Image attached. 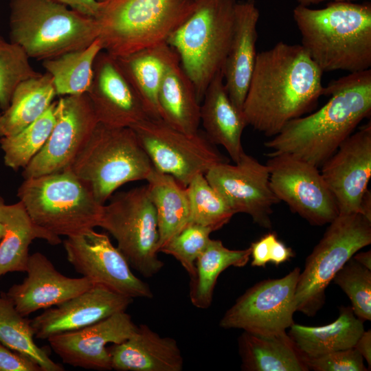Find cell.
Here are the masks:
<instances>
[{"mask_svg": "<svg viewBox=\"0 0 371 371\" xmlns=\"http://www.w3.org/2000/svg\"><path fill=\"white\" fill-rule=\"evenodd\" d=\"M0 371H42V369L28 356L0 342Z\"/></svg>", "mask_w": 371, "mask_h": 371, "instance_id": "60d3db41", "label": "cell"}, {"mask_svg": "<svg viewBox=\"0 0 371 371\" xmlns=\"http://www.w3.org/2000/svg\"><path fill=\"white\" fill-rule=\"evenodd\" d=\"M29 59L20 45L0 35V108L3 111L21 82L41 74L34 69Z\"/></svg>", "mask_w": 371, "mask_h": 371, "instance_id": "8d00e7d4", "label": "cell"}, {"mask_svg": "<svg viewBox=\"0 0 371 371\" xmlns=\"http://www.w3.org/2000/svg\"><path fill=\"white\" fill-rule=\"evenodd\" d=\"M210 228L190 223L179 234L159 249L177 260L191 278L195 271V262L210 240Z\"/></svg>", "mask_w": 371, "mask_h": 371, "instance_id": "f35d334b", "label": "cell"}, {"mask_svg": "<svg viewBox=\"0 0 371 371\" xmlns=\"http://www.w3.org/2000/svg\"><path fill=\"white\" fill-rule=\"evenodd\" d=\"M200 122L210 142L222 146L236 163L245 152L241 138L247 124L243 111L229 97L223 71L216 74L205 90L201 102Z\"/></svg>", "mask_w": 371, "mask_h": 371, "instance_id": "cb8c5ba5", "label": "cell"}, {"mask_svg": "<svg viewBox=\"0 0 371 371\" xmlns=\"http://www.w3.org/2000/svg\"><path fill=\"white\" fill-rule=\"evenodd\" d=\"M293 16L301 45L322 72L370 69V2L331 1L321 9L297 5Z\"/></svg>", "mask_w": 371, "mask_h": 371, "instance_id": "3957f363", "label": "cell"}, {"mask_svg": "<svg viewBox=\"0 0 371 371\" xmlns=\"http://www.w3.org/2000/svg\"><path fill=\"white\" fill-rule=\"evenodd\" d=\"M133 299L94 284L87 291L45 309L31 319L34 337L40 339L76 330L116 313L126 311Z\"/></svg>", "mask_w": 371, "mask_h": 371, "instance_id": "ffe728a7", "label": "cell"}, {"mask_svg": "<svg viewBox=\"0 0 371 371\" xmlns=\"http://www.w3.org/2000/svg\"><path fill=\"white\" fill-rule=\"evenodd\" d=\"M5 234V228L3 225L0 221V240Z\"/></svg>", "mask_w": 371, "mask_h": 371, "instance_id": "681fc988", "label": "cell"}, {"mask_svg": "<svg viewBox=\"0 0 371 371\" xmlns=\"http://www.w3.org/2000/svg\"><path fill=\"white\" fill-rule=\"evenodd\" d=\"M160 118L188 134L199 131L201 102L179 58L166 69L157 95Z\"/></svg>", "mask_w": 371, "mask_h": 371, "instance_id": "4316f807", "label": "cell"}, {"mask_svg": "<svg viewBox=\"0 0 371 371\" xmlns=\"http://www.w3.org/2000/svg\"><path fill=\"white\" fill-rule=\"evenodd\" d=\"M308 370L315 371H367L363 358L354 348L337 350L318 357H305Z\"/></svg>", "mask_w": 371, "mask_h": 371, "instance_id": "ab89813d", "label": "cell"}, {"mask_svg": "<svg viewBox=\"0 0 371 371\" xmlns=\"http://www.w3.org/2000/svg\"><path fill=\"white\" fill-rule=\"evenodd\" d=\"M85 16L96 18L102 7L98 0H54Z\"/></svg>", "mask_w": 371, "mask_h": 371, "instance_id": "7bdbcfd3", "label": "cell"}, {"mask_svg": "<svg viewBox=\"0 0 371 371\" xmlns=\"http://www.w3.org/2000/svg\"><path fill=\"white\" fill-rule=\"evenodd\" d=\"M17 196L32 221L54 236L71 237L99 227L104 205L69 167L24 179Z\"/></svg>", "mask_w": 371, "mask_h": 371, "instance_id": "277c9868", "label": "cell"}, {"mask_svg": "<svg viewBox=\"0 0 371 371\" xmlns=\"http://www.w3.org/2000/svg\"><path fill=\"white\" fill-rule=\"evenodd\" d=\"M186 189L190 206V223L214 232L228 223L235 214L204 175L195 176Z\"/></svg>", "mask_w": 371, "mask_h": 371, "instance_id": "d590c367", "label": "cell"}, {"mask_svg": "<svg viewBox=\"0 0 371 371\" xmlns=\"http://www.w3.org/2000/svg\"><path fill=\"white\" fill-rule=\"evenodd\" d=\"M259 17L255 0L237 1L233 34L223 73L229 98L242 111L257 56Z\"/></svg>", "mask_w": 371, "mask_h": 371, "instance_id": "7402d4cb", "label": "cell"}, {"mask_svg": "<svg viewBox=\"0 0 371 371\" xmlns=\"http://www.w3.org/2000/svg\"><path fill=\"white\" fill-rule=\"evenodd\" d=\"M276 238L275 233L269 232L251 244V266L265 267L269 262L271 247Z\"/></svg>", "mask_w": 371, "mask_h": 371, "instance_id": "b9f144b4", "label": "cell"}, {"mask_svg": "<svg viewBox=\"0 0 371 371\" xmlns=\"http://www.w3.org/2000/svg\"><path fill=\"white\" fill-rule=\"evenodd\" d=\"M323 72L301 45L282 41L257 53L243 106L247 126L274 137L316 106Z\"/></svg>", "mask_w": 371, "mask_h": 371, "instance_id": "6da1fadb", "label": "cell"}, {"mask_svg": "<svg viewBox=\"0 0 371 371\" xmlns=\"http://www.w3.org/2000/svg\"><path fill=\"white\" fill-rule=\"evenodd\" d=\"M111 368L117 371H181L183 358L177 341L161 337L146 324L125 341L108 347Z\"/></svg>", "mask_w": 371, "mask_h": 371, "instance_id": "603a6c76", "label": "cell"}, {"mask_svg": "<svg viewBox=\"0 0 371 371\" xmlns=\"http://www.w3.org/2000/svg\"><path fill=\"white\" fill-rule=\"evenodd\" d=\"M352 258L360 265L371 270V251L356 253Z\"/></svg>", "mask_w": 371, "mask_h": 371, "instance_id": "7dc6e473", "label": "cell"}, {"mask_svg": "<svg viewBox=\"0 0 371 371\" xmlns=\"http://www.w3.org/2000/svg\"><path fill=\"white\" fill-rule=\"evenodd\" d=\"M10 41L28 56L47 60L81 49L98 37L95 18L54 0H10Z\"/></svg>", "mask_w": 371, "mask_h": 371, "instance_id": "5b68a950", "label": "cell"}, {"mask_svg": "<svg viewBox=\"0 0 371 371\" xmlns=\"http://www.w3.org/2000/svg\"><path fill=\"white\" fill-rule=\"evenodd\" d=\"M56 103L19 133L0 138L6 166L14 170L25 168L43 147L55 123Z\"/></svg>", "mask_w": 371, "mask_h": 371, "instance_id": "e575fe53", "label": "cell"}, {"mask_svg": "<svg viewBox=\"0 0 371 371\" xmlns=\"http://www.w3.org/2000/svg\"><path fill=\"white\" fill-rule=\"evenodd\" d=\"M0 221L5 228L0 240V278L9 272L26 271L29 247L34 239H43L53 245L61 243L59 236L45 231L32 221L20 201L6 204L0 196Z\"/></svg>", "mask_w": 371, "mask_h": 371, "instance_id": "d4e9b609", "label": "cell"}, {"mask_svg": "<svg viewBox=\"0 0 371 371\" xmlns=\"http://www.w3.org/2000/svg\"><path fill=\"white\" fill-rule=\"evenodd\" d=\"M69 168L90 185L102 205L122 185L146 180L153 169L131 128L109 127L100 123Z\"/></svg>", "mask_w": 371, "mask_h": 371, "instance_id": "ba28073f", "label": "cell"}, {"mask_svg": "<svg viewBox=\"0 0 371 371\" xmlns=\"http://www.w3.org/2000/svg\"><path fill=\"white\" fill-rule=\"evenodd\" d=\"M300 273V269L295 267L281 278L262 280L249 288L225 313L220 327L265 336L286 332L294 323V296Z\"/></svg>", "mask_w": 371, "mask_h": 371, "instance_id": "7c38bea8", "label": "cell"}, {"mask_svg": "<svg viewBox=\"0 0 371 371\" xmlns=\"http://www.w3.org/2000/svg\"><path fill=\"white\" fill-rule=\"evenodd\" d=\"M238 346L243 370H309L304 356L286 332L265 336L243 331Z\"/></svg>", "mask_w": 371, "mask_h": 371, "instance_id": "83f0119b", "label": "cell"}, {"mask_svg": "<svg viewBox=\"0 0 371 371\" xmlns=\"http://www.w3.org/2000/svg\"><path fill=\"white\" fill-rule=\"evenodd\" d=\"M98 1H100V2H102V1H107V0H98Z\"/></svg>", "mask_w": 371, "mask_h": 371, "instance_id": "816d5d0a", "label": "cell"}, {"mask_svg": "<svg viewBox=\"0 0 371 371\" xmlns=\"http://www.w3.org/2000/svg\"><path fill=\"white\" fill-rule=\"evenodd\" d=\"M98 122L87 93L64 95L56 101L55 123L41 150L23 168L24 179L71 166Z\"/></svg>", "mask_w": 371, "mask_h": 371, "instance_id": "9a60e30c", "label": "cell"}, {"mask_svg": "<svg viewBox=\"0 0 371 371\" xmlns=\"http://www.w3.org/2000/svg\"><path fill=\"white\" fill-rule=\"evenodd\" d=\"M137 326L122 311L89 326L53 335L47 340L64 363L95 370H112L107 344L129 338Z\"/></svg>", "mask_w": 371, "mask_h": 371, "instance_id": "d6986e66", "label": "cell"}, {"mask_svg": "<svg viewBox=\"0 0 371 371\" xmlns=\"http://www.w3.org/2000/svg\"><path fill=\"white\" fill-rule=\"evenodd\" d=\"M25 272L27 277L23 281L13 284L5 293L16 309L25 317L60 304L94 285L83 276L69 278L63 275L40 252L30 255Z\"/></svg>", "mask_w": 371, "mask_h": 371, "instance_id": "44dd1931", "label": "cell"}, {"mask_svg": "<svg viewBox=\"0 0 371 371\" xmlns=\"http://www.w3.org/2000/svg\"><path fill=\"white\" fill-rule=\"evenodd\" d=\"M196 0H107L95 18L102 50L118 58L166 43Z\"/></svg>", "mask_w": 371, "mask_h": 371, "instance_id": "8992f818", "label": "cell"}, {"mask_svg": "<svg viewBox=\"0 0 371 371\" xmlns=\"http://www.w3.org/2000/svg\"><path fill=\"white\" fill-rule=\"evenodd\" d=\"M354 348L360 353L363 358L371 366V330H365L360 335Z\"/></svg>", "mask_w": 371, "mask_h": 371, "instance_id": "f6af8a7d", "label": "cell"}, {"mask_svg": "<svg viewBox=\"0 0 371 371\" xmlns=\"http://www.w3.org/2000/svg\"><path fill=\"white\" fill-rule=\"evenodd\" d=\"M234 164H219L204 175L235 214H247L271 228L272 207L280 201L271 188L267 166L245 152Z\"/></svg>", "mask_w": 371, "mask_h": 371, "instance_id": "2e32d148", "label": "cell"}, {"mask_svg": "<svg viewBox=\"0 0 371 371\" xmlns=\"http://www.w3.org/2000/svg\"><path fill=\"white\" fill-rule=\"evenodd\" d=\"M177 58L175 51L167 43L116 58L151 118H160L159 89L167 68Z\"/></svg>", "mask_w": 371, "mask_h": 371, "instance_id": "484cf974", "label": "cell"}, {"mask_svg": "<svg viewBox=\"0 0 371 371\" xmlns=\"http://www.w3.org/2000/svg\"><path fill=\"white\" fill-rule=\"evenodd\" d=\"M31 319L22 315L5 293L0 294V342L36 362L42 371H63L49 357L47 348L37 346Z\"/></svg>", "mask_w": 371, "mask_h": 371, "instance_id": "836d02e7", "label": "cell"}, {"mask_svg": "<svg viewBox=\"0 0 371 371\" xmlns=\"http://www.w3.org/2000/svg\"><path fill=\"white\" fill-rule=\"evenodd\" d=\"M330 98L315 113L289 121L265 142L268 156L286 153L317 168L371 113V69L350 73L324 87Z\"/></svg>", "mask_w": 371, "mask_h": 371, "instance_id": "7a4b0ae2", "label": "cell"}, {"mask_svg": "<svg viewBox=\"0 0 371 371\" xmlns=\"http://www.w3.org/2000/svg\"><path fill=\"white\" fill-rule=\"evenodd\" d=\"M288 335L300 352L308 358L354 347L364 331L363 321L351 307H341L336 320L322 326L293 323Z\"/></svg>", "mask_w": 371, "mask_h": 371, "instance_id": "f1b7e54d", "label": "cell"}, {"mask_svg": "<svg viewBox=\"0 0 371 371\" xmlns=\"http://www.w3.org/2000/svg\"><path fill=\"white\" fill-rule=\"evenodd\" d=\"M360 214L369 220H371V192L368 190L366 191L362 199Z\"/></svg>", "mask_w": 371, "mask_h": 371, "instance_id": "bcb514c9", "label": "cell"}, {"mask_svg": "<svg viewBox=\"0 0 371 371\" xmlns=\"http://www.w3.org/2000/svg\"><path fill=\"white\" fill-rule=\"evenodd\" d=\"M236 0H196L190 15L166 43L178 55L200 102L216 74L223 71L232 40Z\"/></svg>", "mask_w": 371, "mask_h": 371, "instance_id": "52a82bcc", "label": "cell"}, {"mask_svg": "<svg viewBox=\"0 0 371 371\" xmlns=\"http://www.w3.org/2000/svg\"><path fill=\"white\" fill-rule=\"evenodd\" d=\"M102 51L97 38L88 47L43 60L53 79L57 95L87 93L92 82L96 57Z\"/></svg>", "mask_w": 371, "mask_h": 371, "instance_id": "d6a6232c", "label": "cell"}, {"mask_svg": "<svg viewBox=\"0 0 371 371\" xmlns=\"http://www.w3.org/2000/svg\"><path fill=\"white\" fill-rule=\"evenodd\" d=\"M268 157L270 186L280 201L312 225L329 224L338 216L335 200L317 166L286 153Z\"/></svg>", "mask_w": 371, "mask_h": 371, "instance_id": "4fadbf2b", "label": "cell"}, {"mask_svg": "<svg viewBox=\"0 0 371 371\" xmlns=\"http://www.w3.org/2000/svg\"><path fill=\"white\" fill-rule=\"evenodd\" d=\"M251 257L250 247L229 249L221 240L211 239L195 262L194 276L190 278L189 297L192 304L201 309L208 308L220 274L229 267L246 265Z\"/></svg>", "mask_w": 371, "mask_h": 371, "instance_id": "4dcf8cb0", "label": "cell"}, {"mask_svg": "<svg viewBox=\"0 0 371 371\" xmlns=\"http://www.w3.org/2000/svg\"><path fill=\"white\" fill-rule=\"evenodd\" d=\"M348 295L355 315L362 321L371 320V270L352 257L333 280Z\"/></svg>", "mask_w": 371, "mask_h": 371, "instance_id": "74e56055", "label": "cell"}, {"mask_svg": "<svg viewBox=\"0 0 371 371\" xmlns=\"http://www.w3.org/2000/svg\"><path fill=\"white\" fill-rule=\"evenodd\" d=\"M3 136V130H2V127H1V114H0V138L1 137Z\"/></svg>", "mask_w": 371, "mask_h": 371, "instance_id": "f907efd6", "label": "cell"}, {"mask_svg": "<svg viewBox=\"0 0 371 371\" xmlns=\"http://www.w3.org/2000/svg\"><path fill=\"white\" fill-rule=\"evenodd\" d=\"M370 243L371 220L360 213H339L329 223L300 273L294 296L295 311L315 315L324 304L326 289L336 273Z\"/></svg>", "mask_w": 371, "mask_h": 371, "instance_id": "9c48e42d", "label": "cell"}, {"mask_svg": "<svg viewBox=\"0 0 371 371\" xmlns=\"http://www.w3.org/2000/svg\"><path fill=\"white\" fill-rule=\"evenodd\" d=\"M87 94L98 123L106 126L131 128L150 117L116 58L103 50L94 62Z\"/></svg>", "mask_w": 371, "mask_h": 371, "instance_id": "ac0fdd59", "label": "cell"}, {"mask_svg": "<svg viewBox=\"0 0 371 371\" xmlns=\"http://www.w3.org/2000/svg\"><path fill=\"white\" fill-rule=\"evenodd\" d=\"M294 256L295 253L292 249L276 238L271 247L269 262L278 266Z\"/></svg>", "mask_w": 371, "mask_h": 371, "instance_id": "ee69618b", "label": "cell"}, {"mask_svg": "<svg viewBox=\"0 0 371 371\" xmlns=\"http://www.w3.org/2000/svg\"><path fill=\"white\" fill-rule=\"evenodd\" d=\"M67 260L94 284L131 298L153 297L149 286L137 278L117 247L104 233L91 229L63 241Z\"/></svg>", "mask_w": 371, "mask_h": 371, "instance_id": "5bb4252c", "label": "cell"}, {"mask_svg": "<svg viewBox=\"0 0 371 371\" xmlns=\"http://www.w3.org/2000/svg\"><path fill=\"white\" fill-rule=\"evenodd\" d=\"M321 167L339 214L360 213L371 177L370 122L348 137Z\"/></svg>", "mask_w": 371, "mask_h": 371, "instance_id": "e0dca14e", "label": "cell"}, {"mask_svg": "<svg viewBox=\"0 0 371 371\" xmlns=\"http://www.w3.org/2000/svg\"><path fill=\"white\" fill-rule=\"evenodd\" d=\"M57 95L52 76L46 72L21 82L8 107L1 114L3 136L14 135L41 116Z\"/></svg>", "mask_w": 371, "mask_h": 371, "instance_id": "1f68e13d", "label": "cell"}, {"mask_svg": "<svg viewBox=\"0 0 371 371\" xmlns=\"http://www.w3.org/2000/svg\"><path fill=\"white\" fill-rule=\"evenodd\" d=\"M146 181L156 212L159 252L161 247L190 223L189 201L186 187L170 175L153 168Z\"/></svg>", "mask_w": 371, "mask_h": 371, "instance_id": "f546056e", "label": "cell"}, {"mask_svg": "<svg viewBox=\"0 0 371 371\" xmlns=\"http://www.w3.org/2000/svg\"><path fill=\"white\" fill-rule=\"evenodd\" d=\"M104 205L99 227L116 240L130 266L145 278L161 271L159 232L155 207L147 186L117 192Z\"/></svg>", "mask_w": 371, "mask_h": 371, "instance_id": "30bf717a", "label": "cell"}, {"mask_svg": "<svg viewBox=\"0 0 371 371\" xmlns=\"http://www.w3.org/2000/svg\"><path fill=\"white\" fill-rule=\"evenodd\" d=\"M153 168L186 187L196 175L229 162L204 132H181L161 118H147L131 127Z\"/></svg>", "mask_w": 371, "mask_h": 371, "instance_id": "8fae6325", "label": "cell"}, {"mask_svg": "<svg viewBox=\"0 0 371 371\" xmlns=\"http://www.w3.org/2000/svg\"><path fill=\"white\" fill-rule=\"evenodd\" d=\"M326 1H352L356 0H297L298 5L308 7L311 5L319 4L322 2Z\"/></svg>", "mask_w": 371, "mask_h": 371, "instance_id": "c3c4849f", "label": "cell"}]
</instances>
